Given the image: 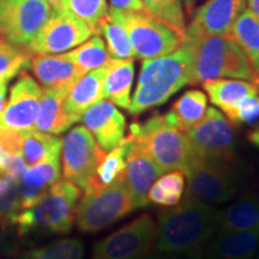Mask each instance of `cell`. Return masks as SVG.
Listing matches in <instances>:
<instances>
[{"label": "cell", "mask_w": 259, "mask_h": 259, "mask_svg": "<svg viewBox=\"0 0 259 259\" xmlns=\"http://www.w3.org/2000/svg\"><path fill=\"white\" fill-rule=\"evenodd\" d=\"M93 35H95L93 29L69 10H53L47 23L27 47V51L31 56L61 53L78 47Z\"/></svg>", "instance_id": "obj_13"}, {"label": "cell", "mask_w": 259, "mask_h": 259, "mask_svg": "<svg viewBox=\"0 0 259 259\" xmlns=\"http://www.w3.org/2000/svg\"><path fill=\"white\" fill-rule=\"evenodd\" d=\"M196 156L234 162L236 149L235 125L218 109L210 107L199 122L186 131Z\"/></svg>", "instance_id": "obj_12"}, {"label": "cell", "mask_w": 259, "mask_h": 259, "mask_svg": "<svg viewBox=\"0 0 259 259\" xmlns=\"http://www.w3.org/2000/svg\"><path fill=\"white\" fill-rule=\"evenodd\" d=\"M135 77L134 59L111 58L106 65L103 78V99L113 105L128 109L131 103V90Z\"/></svg>", "instance_id": "obj_21"}, {"label": "cell", "mask_w": 259, "mask_h": 259, "mask_svg": "<svg viewBox=\"0 0 259 259\" xmlns=\"http://www.w3.org/2000/svg\"><path fill=\"white\" fill-rule=\"evenodd\" d=\"M111 8L119 11H144L142 0H109Z\"/></svg>", "instance_id": "obj_38"}, {"label": "cell", "mask_w": 259, "mask_h": 259, "mask_svg": "<svg viewBox=\"0 0 259 259\" xmlns=\"http://www.w3.org/2000/svg\"><path fill=\"white\" fill-rule=\"evenodd\" d=\"M246 9L247 0H208L197 10L185 34L228 35Z\"/></svg>", "instance_id": "obj_17"}, {"label": "cell", "mask_w": 259, "mask_h": 259, "mask_svg": "<svg viewBox=\"0 0 259 259\" xmlns=\"http://www.w3.org/2000/svg\"><path fill=\"white\" fill-rule=\"evenodd\" d=\"M31 54L0 37V82L9 83L30 67Z\"/></svg>", "instance_id": "obj_31"}, {"label": "cell", "mask_w": 259, "mask_h": 259, "mask_svg": "<svg viewBox=\"0 0 259 259\" xmlns=\"http://www.w3.org/2000/svg\"><path fill=\"white\" fill-rule=\"evenodd\" d=\"M82 190L70 180H59L30 208L23 209L16 220L19 238L32 234H69Z\"/></svg>", "instance_id": "obj_5"}, {"label": "cell", "mask_w": 259, "mask_h": 259, "mask_svg": "<svg viewBox=\"0 0 259 259\" xmlns=\"http://www.w3.org/2000/svg\"><path fill=\"white\" fill-rule=\"evenodd\" d=\"M187 193L209 204H222L238 193V178L232 162L194 156L185 168Z\"/></svg>", "instance_id": "obj_8"}, {"label": "cell", "mask_w": 259, "mask_h": 259, "mask_svg": "<svg viewBox=\"0 0 259 259\" xmlns=\"http://www.w3.org/2000/svg\"><path fill=\"white\" fill-rule=\"evenodd\" d=\"M66 10L82 19L97 35V28L108 15L107 0H66Z\"/></svg>", "instance_id": "obj_35"}, {"label": "cell", "mask_w": 259, "mask_h": 259, "mask_svg": "<svg viewBox=\"0 0 259 259\" xmlns=\"http://www.w3.org/2000/svg\"><path fill=\"white\" fill-rule=\"evenodd\" d=\"M134 210L136 206L122 177L111 185L84 192L77 204L74 222L78 231L93 234L126 218Z\"/></svg>", "instance_id": "obj_7"}, {"label": "cell", "mask_w": 259, "mask_h": 259, "mask_svg": "<svg viewBox=\"0 0 259 259\" xmlns=\"http://www.w3.org/2000/svg\"><path fill=\"white\" fill-rule=\"evenodd\" d=\"M45 2H47L54 11L66 10V0H45Z\"/></svg>", "instance_id": "obj_43"}, {"label": "cell", "mask_w": 259, "mask_h": 259, "mask_svg": "<svg viewBox=\"0 0 259 259\" xmlns=\"http://www.w3.org/2000/svg\"><path fill=\"white\" fill-rule=\"evenodd\" d=\"M84 73L103 67L111 59L105 41L99 35L90 37L74 50L64 53Z\"/></svg>", "instance_id": "obj_27"}, {"label": "cell", "mask_w": 259, "mask_h": 259, "mask_svg": "<svg viewBox=\"0 0 259 259\" xmlns=\"http://www.w3.org/2000/svg\"><path fill=\"white\" fill-rule=\"evenodd\" d=\"M231 121L234 125H254L259 121V95L245 97L236 106Z\"/></svg>", "instance_id": "obj_36"}, {"label": "cell", "mask_w": 259, "mask_h": 259, "mask_svg": "<svg viewBox=\"0 0 259 259\" xmlns=\"http://www.w3.org/2000/svg\"><path fill=\"white\" fill-rule=\"evenodd\" d=\"M142 259H183L180 257H177V255H171V254H164V253H148L147 255H144Z\"/></svg>", "instance_id": "obj_42"}, {"label": "cell", "mask_w": 259, "mask_h": 259, "mask_svg": "<svg viewBox=\"0 0 259 259\" xmlns=\"http://www.w3.org/2000/svg\"><path fill=\"white\" fill-rule=\"evenodd\" d=\"M197 3V0H184V4H185V10L187 11V14H191L193 11L194 4Z\"/></svg>", "instance_id": "obj_45"}, {"label": "cell", "mask_w": 259, "mask_h": 259, "mask_svg": "<svg viewBox=\"0 0 259 259\" xmlns=\"http://www.w3.org/2000/svg\"><path fill=\"white\" fill-rule=\"evenodd\" d=\"M184 47L191 54V83L232 78L253 82L255 72L250 60L229 35L185 34Z\"/></svg>", "instance_id": "obj_2"}, {"label": "cell", "mask_w": 259, "mask_h": 259, "mask_svg": "<svg viewBox=\"0 0 259 259\" xmlns=\"http://www.w3.org/2000/svg\"><path fill=\"white\" fill-rule=\"evenodd\" d=\"M42 89L36 80L22 72L10 92L9 101L0 112V128L8 131L34 130L38 111Z\"/></svg>", "instance_id": "obj_14"}, {"label": "cell", "mask_w": 259, "mask_h": 259, "mask_svg": "<svg viewBox=\"0 0 259 259\" xmlns=\"http://www.w3.org/2000/svg\"><path fill=\"white\" fill-rule=\"evenodd\" d=\"M52 12L45 0H0V37L27 51Z\"/></svg>", "instance_id": "obj_10"}, {"label": "cell", "mask_w": 259, "mask_h": 259, "mask_svg": "<svg viewBox=\"0 0 259 259\" xmlns=\"http://www.w3.org/2000/svg\"><path fill=\"white\" fill-rule=\"evenodd\" d=\"M259 228L240 232H216L204 248L202 259H255Z\"/></svg>", "instance_id": "obj_19"}, {"label": "cell", "mask_w": 259, "mask_h": 259, "mask_svg": "<svg viewBox=\"0 0 259 259\" xmlns=\"http://www.w3.org/2000/svg\"><path fill=\"white\" fill-rule=\"evenodd\" d=\"M247 10L259 19V0H247Z\"/></svg>", "instance_id": "obj_44"}, {"label": "cell", "mask_w": 259, "mask_h": 259, "mask_svg": "<svg viewBox=\"0 0 259 259\" xmlns=\"http://www.w3.org/2000/svg\"><path fill=\"white\" fill-rule=\"evenodd\" d=\"M69 89H44L40 100L34 130L53 136L60 135L71 127L65 114L64 100Z\"/></svg>", "instance_id": "obj_24"}, {"label": "cell", "mask_w": 259, "mask_h": 259, "mask_svg": "<svg viewBox=\"0 0 259 259\" xmlns=\"http://www.w3.org/2000/svg\"><path fill=\"white\" fill-rule=\"evenodd\" d=\"M128 141L127 154H126V167L124 173L125 185L136 209L145 208L149 204L148 193L154 183L163 174L141 145L126 137Z\"/></svg>", "instance_id": "obj_16"}, {"label": "cell", "mask_w": 259, "mask_h": 259, "mask_svg": "<svg viewBox=\"0 0 259 259\" xmlns=\"http://www.w3.org/2000/svg\"><path fill=\"white\" fill-rule=\"evenodd\" d=\"M97 34H102L107 44V51L114 59H135L136 54L131 41L120 22L107 15L97 28Z\"/></svg>", "instance_id": "obj_29"}, {"label": "cell", "mask_w": 259, "mask_h": 259, "mask_svg": "<svg viewBox=\"0 0 259 259\" xmlns=\"http://www.w3.org/2000/svg\"><path fill=\"white\" fill-rule=\"evenodd\" d=\"M80 120L105 151L119 147L126 137L125 116L109 100H100L90 106Z\"/></svg>", "instance_id": "obj_15"}, {"label": "cell", "mask_w": 259, "mask_h": 259, "mask_svg": "<svg viewBox=\"0 0 259 259\" xmlns=\"http://www.w3.org/2000/svg\"><path fill=\"white\" fill-rule=\"evenodd\" d=\"M228 35L250 60L255 72V83L259 79V19L246 9L233 24Z\"/></svg>", "instance_id": "obj_25"}, {"label": "cell", "mask_w": 259, "mask_h": 259, "mask_svg": "<svg viewBox=\"0 0 259 259\" xmlns=\"http://www.w3.org/2000/svg\"><path fill=\"white\" fill-rule=\"evenodd\" d=\"M8 84L0 82V112L3 111V108L5 107L6 103V94H8Z\"/></svg>", "instance_id": "obj_41"}, {"label": "cell", "mask_w": 259, "mask_h": 259, "mask_svg": "<svg viewBox=\"0 0 259 259\" xmlns=\"http://www.w3.org/2000/svg\"><path fill=\"white\" fill-rule=\"evenodd\" d=\"M208 100L203 92L197 89L184 93L171 106L169 114L174 124L184 131H187L205 115Z\"/></svg>", "instance_id": "obj_26"}, {"label": "cell", "mask_w": 259, "mask_h": 259, "mask_svg": "<svg viewBox=\"0 0 259 259\" xmlns=\"http://www.w3.org/2000/svg\"><path fill=\"white\" fill-rule=\"evenodd\" d=\"M185 192V171L171 170L158 177L149 190V203L163 206H174L180 202Z\"/></svg>", "instance_id": "obj_28"}, {"label": "cell", "mask_w": 259, "mask_h": 259, "mask_svg": "<svg viewBox=\"0 0 259 259\" xmlns=\"http://www.w3.org/2000/svg\"><path fill=\"white\" fill-rule=\"evenodd\" d=\"M30 69L45 89H69L85 74L64 54L31 57Z\"/></svg>", "instance_id": "obj_20"}, {"label": "cell", "mask_w": 259, "mask_h": 259, "mask_svg": "<svg viewBox=\"0 0 259 259\" xmlns=\"http://www.w3.org/2000/svg\"><path fill=\"white\" fill-rule=\"evenodd\" d=\"M219 211L186 193L173 208L162 210L157 216L155 251L186 259H202L205 246L218 232Z\"/></svg>", "instance_id": "obj_1"}, {"label": "cell", "mask_w": 259, "mask_h": 259, "mask_svg": "<svg viewBox=\"0 0 259 259\" xmlns=\"http://www.w3.org/2000/svg\"><path fill=\"white\" fill-rule=\"evenodd\" d=\"M203 88L212 105L219 107L229 120L234 114L236 106L245 97L259 95L257 85L244 79H210L203 83Z\"/></svg>", "instance_id": "obj_22"}, {"label": "cell", "mask_w": 259, "mask_h": 259, "mask_svg": "<svg viewBox=\"0 0 259 259\" xmlns=\"http://www.w3.org/2000/svg\"><path fill=\"white\" fill-rule=\"evenodd\" d=\"M22 211L18 181L11 174L0 173V220L10 227H15Z\"/></svg>", "instance_id": "obj_32"}, {"label": "cell", "mask_w": 259, "mask_h": 259, "mask_svg": "<svg viewBox=\"0 0 259 259\" xmlns=\"http://www.w3.org/2000/svg\"><path fill=\"white\" fill-rule=\"evenodd\" d=\"M145 11L166 22L185 36V17L181 0H142Z\"/></svg>", "instance_id": "obj_34"}, {"label": "cell", "mask_w": 259, "mask_h": 259, "mask_svg": "<svg viewBox=\"0 0 259 259\" xmlns=\"http://www.w3.org/2000/svg\"><path fill=\"white\" fill-rule=\"evenodd\" d=\"M246 139H247L248 143L251 145L259 149V121L257 124H254L251 130H248L247 134H246Z\"/></svg>", "instance_id": "obj_39"}, {"label": "cell", "mask_w": 259, "mask_h": 259, "mask_svg": "<svg viewBox=\"0 0 259 259\" xmlns=\"http://www.w3.org/2000/svg\"><path fill=\"white\" fill-rule=\"evenodd\" d=\"M191 83V54L181 46L167 56L143 60L135 94L127 111L131 115L162 106Z\"/></svg>", "instance_id": "obj_3"}, {"label": "cell", "mask_w": 259, "mask_h": 259, "mask_svg": "<svg viewBox=\"0 0 259 259\" xmlns=\"http://www.w3.org/2000/svg\"><path fill=\"white\" fill-rule=\"evenodd\" d=\"M108 14L125 28L136 58L143 60L154 59L173 53L183 46L184 35L145 10L119 11L111 8Z\"/></svg>", "instance_id": "obj_6"}, {"label": "cell", "mask_w": 259, "mask_h": 259, "mask_svg": "<svg viewBox=\"0 0 259 259\" xmlns=\"http://www.w3.org/2000/svg\"><path fill=\"white\" fill-rule=\"evenodd\" d=\"M157 225L149 213H142L97 241L92 259H142L154 248Z\"/></svg>", "instance_id": "obj_11"}, {"label": "cell", "mask_w": 259, "mask_h": 259, "mask_svg": "<svg viewBox=\"0 0 259 259\" xmlns=\"http://www.w3.org/2000/svg\"><path fill=\"white\" fill-rule=\"evenodd\" d=\"M10 154L8 150L4 148V145L2 144V142H0V173H3V171L6 170V167H8V163H9V158H10Z\"/></svg>", "instance_id": "obj_40"}, {"label": "cell", "mask_w": 259, "mask_h": 259, "mask_svg": "<svg viewBox=\"0 0 259 259\" xmlns=\"http://www.w3.org/2000/svg\"><path fill=\"white\" fill-rule=\"evenodd\" d=\"M84 245L77 238H66L23 252L15 259H83Z\"/></svg>", "instance_id": "obj_30"}, {"label": "cell", "mask_w": 259, "mask_h": 259, "mask_svg": "<svg viewBox=\"0 0 259 259\" xmlns=\"http://www.w3.org/2000/svg\"><path fill=\"white\" fill-rule=\"evenodd\" d=\"M254 84H255V85H257V88H258V93H259V79H258L257 82H255Z\"/></svg>", "instance_id": "obj_47"}, {"label": "cell", "mask_w": 259, "mask_h": 259, "mask_svg": "<svg viewBox=\"0 0 259 259\" xmlns=\"http://www.w3.org/2000/svg\"><path fill=\"white\" fill-rule=\"evenodd\" d=\"M255 259H259V245H258V250H257V255H255Z\"/></svg>", "instance_id": "obj_46"}, {"label": "cell", "mask_w": 259, "mask_h": 259, "mask_svg": "<svg viewBox=\"0 0 259 259\" xmlns=\"http://www.w3.org/2000/svg\"><path fill=\"white\" fill-rule=\"evenodd\" d=\"M127 137L141 145L163 173L185 170L196 156L186 131L177 127L169 112L156 113L144 122H132Z\"/></svg>", "instance_id": "obj_4"}, {"label": "cell", "mask_w": 259, "mask_h": 259, "mask_svg": "<svg viewBox=\"0 0 259 259\" xmlns=\"http://www.w3.org/2000/svg\"><path fill=\"white\" fill-rule=\"evenodd\" d=\"M12 227L0 220V257H8L15 253L16 242L11 233Z\"/></svg>", "instance_id": "obj_37"}, {"label": "cell", "mask_w": 259, "mask_h": 259, "mask_svg": "<svg viewBox=\"0 0 259 259\" xmlns=\"http://www.w3.org/2000/svg\"><path fill=\"white\" fill-rule=\"evenodd\" d=\"M128 141L125 137L124 142L106 154L96 169V183L99 186L111 185L115 180L124 177L126 167V154H127Z\"/></svg>", "instance_id": "obj_33"}, {"label": "cell", "mask_w": 259, "mask_h": 259, "mask_svg": "<svg viewBox=\"0 0 259 259\" xmlns=\"http://www.w3.org/2000/svg\"><path fill=\"white\" fill-rule=\"evenodd\" d=\"M259 228V196L247 193L219 212L218 232H240Z\"/></svg>", "instance_id": "obj_23"}, {"label": "cell", "mask_w": 259, "mask_h": 259, "mask_svg": "<svg viewBox=\"0 0 259 259\" xmlns=\"http://www.w3.org/2000/svg\"><path fill=\"white\" fill-rule=\"evenodd\" d=\"M106 65L83 74L67 90L64 100V109L71 126L82 119L84 112L90 106L103 100V78L106 73Z\"/></svg>", "instance_id": "obj_18"}, {"label": "cell", "mask_w": 259, "mask_h": 259, "mask_svg": "<svg viewBox=\"0 0 259 259\" xmlns=\"http://www.w3.org/2000/svg\"><path fill=\"white\" fill-rule=\"evenodd\" d=\"M105 155L85 126L71 128L61 141L64 178L87 192L95 184L96 169Z\"/></svg>", "instance_id": "obj_9"}]
</instances>
